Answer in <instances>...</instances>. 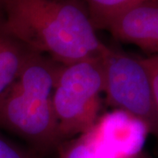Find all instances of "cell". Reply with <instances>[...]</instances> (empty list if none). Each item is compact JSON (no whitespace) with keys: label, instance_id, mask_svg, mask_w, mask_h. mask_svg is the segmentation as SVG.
<instances>
[{"label":"cell","instance_id":"cell-5","mask_svg":"<svg viewBox=\"0 0 158 158\" xmlns=\"http://www.w3.org/2000/svg\"><path fill=\"white\" fill-rule=\"evenodd\" d=\"M107 30L115 39L158 55V0H148L124 11Z\"/></svg>","mask_w":158,"mask_h":158},{"label":"cell","instance_id":"cell-8","mask_svg":"<svg viewBox=\"0 0 158 158\" xmlns=\"http://www.w3.org/2000/svg\"><path fill=\"white\" fill-rule=\"evenodd\" d=\"M57 149L59 158H100L84 135L62 142Z\"/></svg>","mask_w":158,"mask_h":158},{"label":"cell","instance_id":"cell-4","mask_svg":"<svg viewBox=\"0 0 158 158\" xmlns=\"http://www.w3.org/2000/svg\"><path fill=\"white\" fill-rule=\"evenodd\" d=\"M100 63L103 92L108 104L135 118L156 135L157 123L152 86L142 58L106 46L100 56Z\"/></svg>","mask_w":158,"mask_h":158},{"label":"cell","instance_id":"cell-7","mask_svg":"<svg viewBox=\"0 0 158 158\" xmlns=\"http://www.w3.org/2000/svg\"><path fill=\"white\" fill-rule=\"evenodd\" d=\"M96 30H107L116 18L148 0H83Z\"/></svg>","mask_w":158,"mask_h":158},{"label":"cell","instance_id":"cell-12","mask_svg":"<svg viewBox=\"0 0 158 158\" xmlns=\"http://www.w3.org/2000/svg\"><path fill=\"white\" fill-rule=\"evenodd\" d=\"M0 19H4V14H3V10H2L1 3H0Z\"/></svg>","mask_w":158,"mask_h":158},{"label":"cell","instance_id":"cell-9","mask_svg":"<svg viewBox=\"0 0 158 158\" xmlns=\"http://www.w3.org/2000/svg\"><path fill=\"white\" fill-rule=\"evenodd\" d=\"M0 158H37L36 153L29 151L4 135L0 129Z\"/></svg>","mask_w":158,"mask_h":158},{"label":"cell","instance_id":"cell-2","mask_svg":"<svg viewBox=\"0 0 158 158\" xmlns=\"http://www.w3.org/2000/svg\"><path fill=\"white\" fill-rule=\"evenodd\" d=\"M60 65L34 52L0 96V129L27 141L37 153L50 152L62 144L52 101Z\"/></svg>","mask_w":158,"mask_h":158},{"label":"cell","instance_id":"cell-1","mask_svg":"<svg viewBox=\"0 0 158 158\" xmlns=\"http://www.w3.org/2000/svg\"><path fill=\"white\" fill-rule=\"evenodd\" d=\"M6 31L60 64L96 59L106 45L83 0H0Z\"/></svg>","mask_w":158,"mask_h":158},{"label":"cell","instance_id":"cell-6","mask_svg":"<svg viewBox=\"0 0 158 158\" xmlns=\"http://www.w3.org/2000/svg\"><path fill=\"white\" fill-rule=\"evenodd\" d=\"M34 51L9 34L0 19V96L12 85Z\"/></svg>","mask_w":158,"mask_h":158},{"label":"cell","instance_id":"cell-11","mask_svg":"<svg viewBox=\"0 0 158 158\" xmlns=\"http://www.w3.org/2000/svg\"><path fill=\"white\" fill-rule=\"evenodd\" d=\"M133 158H150V157L148 156V155L147 153L140 151V152L138 153L137 155H135V156Z\"/></svg>","mask_w":158,"mask_h":158},{"label":"cell","instance_id":"cell-3","mask_svg":"<svg viewBox=\"0 0 158 158\" xmlns=\"http://www.w3.org/2000/svg\"><path fill=\"white\" fill-rule=\"evenodd\" d=\"M103 90L100 57L60 65L52 101L62 143L94 126L99 118Z\"/></svg>","mask_w":158,"mask_h":158},{"label":"cell","instance_id":"cell-10","mask_svg":"<svg viewBox=\"0 0 158 158\" xmlns=\"http://www.w3.org/2000/svg\"><path fill=\"white\" fill-rule=\"evenodd\" d=\"M142 62L147 68L151 81L153 101L157 123V132L156 136L158 139V55H152L147 58H142Z\"/></svg>","mask_w":158,"mask_h":158}]
</instances>
